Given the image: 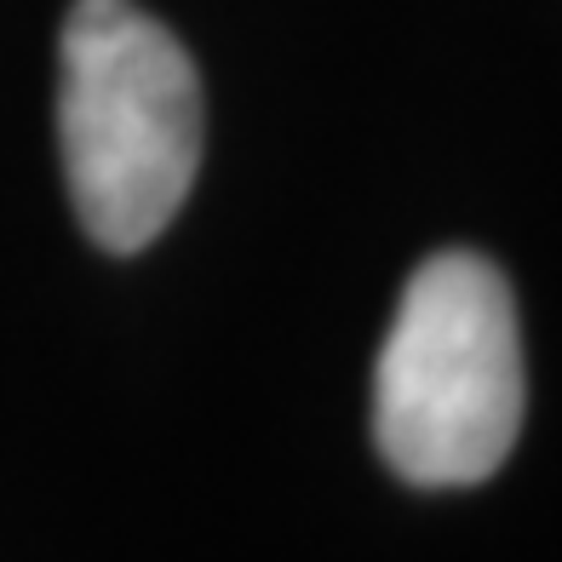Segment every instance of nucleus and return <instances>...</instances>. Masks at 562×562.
I'll return each instance as SVG.
<instances>
[{
	"label": "nucleus",
	"mask_w": 562,
	"mask_h": 562,
	"mask_svg": "<svg viewBox=\"0 0 562 562\" xmlns=\"http://www.w3.org/2000/svg\"><path fill=\"white\" fill-rule=\"evenodd\" d=\"M207 110L201 75L161 18L133 0H75L58 41V149L81 229L138 252L195 190Z\"/></svg>",
	"instance_id": "nucleus-1"
},
{
	"label": "nucleus",
	"mask_w": 562,
	"mask_h": 562,
	"mask_svg": "<svg viewBox=\"0 0 562 562\" xmlns=\"http://www.w3.org/2000/svg\"><path fill=\"white\" fill-rule=\"evenodd\" d=\"M528 373L510 281L482 252H437L402 288L373 373V442L414 488L488 482L522 430Z\"/></svg>",
	"instance_id": "nucleus-2"
}]
</instances>
